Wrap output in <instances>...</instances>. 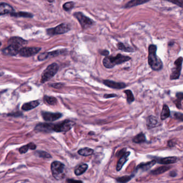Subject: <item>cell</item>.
<instances>
[{"label": "cell", "mask_w": 183, "mask_h": 183, "mask_svg": "<svg viewBox=\"0 0 183 183\" xmlns=\"http://www.w3.org/2000/svg\"><path fill=\"white\" fill-rule=\"evenodd\" d=\"M47 58H48L47 52H45V53H43L40 54L39 55L38 57V60H40V61H43V60H46Z\"/></svg>", "instance_id": "38"}, {"label": "cell", "mask_w": 183, "mask_h": 183, "mask_svg": "<svg viewBox=\"0 0 183 183\" xmlns=\"http://www.w3.org/2000/svg\"><path fill=\"white\" fill-rule=\"evenodd\" d=\"M51 171L56 180L64 179L65 176V167L64 164L59 161H54L51 164Z\"/></svg>", "instance_id": "3"}, {"label": "cell", "mask_w": 183, "mask_h": 183, "mask_svg": "<svg viewBox=\"0 0 183 183\" xmlns=\"http://www.w3.org/2000/svg\"><path fill=\"white\" fill-rule=\"evenodd\" d=\"M54 125L51 123H38L35 127V130L37 132L50 133L54 131Z\"/></svg>", "instance_id": "11"}, {"label": "cell", "mask_w": 183, "mask_h": 183, "mask_svg": "<svg viewBox=\"0 0 183 183\" xmlns=\"http://www.w3.org/2000/svg\"><path fill=\"white\" fill-rule=\"evenodd\" d=\"M174 117L177 120L183 121V113H181L179 112H174Z\"/></svg>", "instance_id": "37"}, {"label": "cell", "mask_w": 183, "mask_h": 183, "mask_svg": "<svg viewBox=\"0 0 183 183\" xmlns=\"http://www.w3.org/2000/svg\"><path fill=\"white\" fill-rule=\"evenodd\" d=\"M21 48V47L18 45L10 44L7 46L6 48L2 50V53L6 55L15 56L19 54V52Z\"/></svg>", "instance_id": "10"}, {"label": "cell", "mask_w": 183, "mask_h": 183, "mask_svg": "<svg viewBox=\"0 0 183 183\" xmlns=\"http://www.w3.org/2000/svg\"><path fill=\"white\" fill-rule=\"evenodd\" d=\"M75 123L71 120H64L62 123L54 125V131L56 132H67L74 127Z\"/></svg>", "instance_id": "8"}, {"label": "cell", "mask_w": 183, "mask_h": 183, "mask_svg": "<svg viewBox=\"0 0 183 183\" xmlns=\"http://www.w3.org/2000/svg\"><path fill=\"white\" fill-rule=\"evenodd\" d=\"M104 83L108 87L116 89H122L126 87V84L124 83L116 82L115 81L110 80H104Z\"/></svg>", "instance_id": "14"}, {"label": "cell", "mask_w": 183, "mask_h": 183, "mask_svg": "<svg viewBox=\"0 0 183 183\" xmlns=\"http://www.w3.org/2000/svg\"><path fill=\"white\" fill-rule=\"evenodd\" d=\"M4 74V73L3 72H0V76H2Z\"/></svg>", "instance_id": "47"}, {"label": "cell", "mask_w": 183, "mask_h": 183, "mask_svg": "<svg viewBox=\"0 0 183 183\" xmlns=\"http://www.w3.org/2000/svg\"><path fill=\"white\" fill-rule=\"evenodd\" d=\"M74 4L73 2H68L63 4V8L65 11H68L72 9L74 7Z\"/></svg>", "instance_id": "35"}, {"label": "cell", "mask_w": 183, "mask_h": 183, "mask_svg": "<svg viewBox=\"0 0 183 183\" xmlns=\"http://www.w3.org/2000/svg\"><path fill=\"white\" fill-rule=\"evenodd\" d=\"M41 48L36 47H23L21 48L19 52V54L21 57H30L38 53L41 51Z\"/></svg>", "instance_id": "9"}, {"label": "cell", "mask_w": 183, "mask_h": 183, "mask_svg": "<svg viewBox=\"0 0 183 183\" xmlns=\"http://www.w3.org/2000/svg\"><path fill=\"white\" fill-rule=\"evenodd\" d=\"M66 50H56L55 51L51 52H47L48 57H56L57 55H59L61 54H63L65 53Z\"/></svg>", "instance_id": "30"}, {"label": "cell", "mask_w": 183, "mask_h": 183, "mask_svg": "<svg viewBox=\"0 0 183 183\" xmlns=\"http://www.w3.org/2000/svg\"><path fill=\"white\" fill-rule=\"evenodd\" d=\"M88 168V165L86 164H84L82 165H80L74 171V173L76 176H80L83 174Z\"/></svg>", "instance_id": "26"}, {"label": "cell", "mask_w": 183, "mask_h": 183, "mask_svg": "<svg viewBox=\"0 0 183 183\" xmlns=\"http://www.w3.org/2000/svg\"><path fill=\"white\" fill-rule=\"evenodd\" d=\"M93 153H94V150L89 148H84L80 149L78 151V153L80 155L83 156L91 155L92 154H93Z\"/></svg>", "instance_id": "25"}, {"label": "cell", "mask_w": 183, "mask_h": 183, "mask_svg": "<svg viewBox=\"0 0 183 183\" xmlns=\"http://www.w3.org/2000/svg\"><path fill=\"white\" fill-rule=\"evenodd\" d=\"M183 58L182 57H178L175 61L174 63V67L171 70V74L170 76L171 80H174L178 79L180 75L182 70Z\"/></svg>", "instance_id": "7"}, {"label": "cell", "mask_w": 183, "mask_h": 183, "mask_svg": "<svg viewBox=\"0 0 183 183\" xmlns=\"http://www.w3.org/2000/svg\"><path fill=\"white\" fill-rule=\"evenodd\" d=\"M168 145L169 147H174L175 146V142L173 141V140H170L168 141Z\"/></svg>", "instance_id": "45"}, {"label": "cell", "mask_w": 183, "mask_h": 183, "mask_svg": "<svg viewBox=\"0 0 183 183\" xmlns=\"http://www.w3.org/2000/svg\"><path fill=\"white\" fill-rule=\"evenodd\" d=\"M66 182L67 183H83V182L81 180H74L72 179H68Z\"/></svg>", "instance_id": "41"}, {"label": "cell", "mask_w": 183, "mask_h": 183, "mask_svg": "<svg viewBox=\"0 0 183 183\" xmlns=\"http://www.w3.org/2000/svg\"><path fill=\"white\" fill-rule=\"evenodd\" d=\"M1 45V42H0V46Z\"/></svg>", "instance_id": "48"}, {"label": "cell", "mask_w": 183, "mask_h": 183, "mask_svg": "<svg viewBox=\"0 0 183 183\" xmlns=\"http://www.w3.org/2000/svg\"><path fill=\"white\" fill-rule=\"evenodd\" d=\"M155 160L156 161L157 163H158L160 164L163 165H168L170 164H173L174 163H176L178 161V158L175 156H171V157H168L164 158H155Z\"/></svg>", "instance_id": "13"}, {"label": "cell", "mask_w": 183, "mask_h": 183, "mask_svg": "<svg viewBox=\"0 0 183 183\" xmlns=\"http://www.w3.org/2000/svg\"><path fill=\"white\" fill-rule=\"evenodd\" d=\"M117 47L119 50L127 52H133L134 51V50L131 47H127V46L124 45L123 43L119 42L117 44Z\"/></svg>", "instance_id": "27"}, {"label": "cell", "mask_w": 183, "mask_h": 183, "mask_svg": "<svg viewBox=\"0 0 183 183\" xmlns=\"http://www.w3.org/2000/svg\"><path fill=\"white\" fill-rule=\"evenodd\" d=\"M27 44V42L26 40H24L21 37H12V38H10V39L8 40V44L9 45H10V44L17 45L21 46L22 48H23L24 46L26 45Z\"/></svg>", "instance_id": "15"}, {"label": "cell", "mask_w": 183, "mask_h": 183, "mask_svg": "<svg viewBox=\"0 0 183 183\" xmlns=\"http://www.w3.org/2000/svg\"><path fill=\"white\" fill-rule=\"evenodd\" d=\"M99 52L101 55H104V56H106V57H108V55L109 54V52L107 51V50H100Z\"/></svg>", "instance_id": "42"}, {"label": "cell", "mask_w": 183, "mask_h": 183, "mask_svg": "<svg viewBox=\"0 0 183 183\" xmlns=\"http://www.w3.org/2000/svg\"><path fill=\"white\" fill-rule=\"evenodd\" d=\"M124 93L127 95V102L129 103H131L134 100V97L133 96V93L130 90H127L124 91Z\"/></svg>", "instance_id": "32"}, {"label": "cell", "mask_w": 183, "mask_h": 183, "mask_svg": "<svg viewBox=\"0 0 183 183\" xmlns=\"http://www.w3.org/2000/svg\"><path fill=\"white\" fill-rule=\"evenodd\" d=\"M168 2L175 4L176 5H177L178 6H180L181 8H183V1H182V0H179V1L174 0V1H168Z\"/></svg>", "instance_id": "39"}, {"label": "cell", "mask_w": 183, "mask_h": 183, "mask_svg": "<svg viewBox=\"0 0 183 183\" xmlns=\"http://www.w3.org/2000/svg\"><path fill=\"white\" fill-rule=\"evenodd\" d=\"M15 10L11 6L7 3H0V15L12 14Z\"/></svg>", "instance_id": "16"}, {"label": "cell", "mask_w": 183, "mask_h": 183, "mask_svg": "<svg viewBox=\"0 0 183 183\" xmlns=\"http://www.w3.org/2000/svg\"><path fill=\"white\" fill-rule=\"evenodd\" d=\"M149 1H144V0H133L129 1L128 3L125 5L124 8H129L133 6H137L138 5L142 4L144 3H147Z\"/></svg>", "instance_id": "21"}, {"label": "cell", "mask_w": 183, "mask_h": 183, "mask_svg": "<svg viewBox=\"0 0 183 183\" xmlns=\"http://www.w3.org/2000/svg\"><path fill=\"white\" fill-rule=\"evenodd\" d=\"M170 116V111L168 105L164 104L163 106L162 110L161 113V119L164 120L169 117Z\"/></svg>", "instance_id": "22"}, {"label": "cell", "mask_w": 183, "mask_h": 183, "mask_svg": "<svg viewBox=\"0 0 183 183\" xmlns=\"http://www.w3.org/2000/svg\"><path fill=\"white\" fill-rule=\"evenodd\" d=\"M70 30V27L69 24L62 23L56 27L50 28L47 30V33L48 35L53 36L55 34H61L68 32Z\"/></svg>", "instance_id": "6"}, {"label": "cell", "mask_w": 183, "mask_h": 183, "mask_svg": "<svg viewBox=\"0 0 183 183\" xmlns=\"http://www.w3.org/2000/svg\"><path fill=\"white\" fill-rule=\"evenodd\" d=\"M36 154L39 156L40 157H42V158H45V159L51 158L50 154L44 151H37L36 152Z\"/></svg>", "instance_id": "34"}, {"label": "cell", "mask_w": 183, "mask_h": 183, "mask_svg": "<svg viewBox=\"0 0 183 183\" xmlns=\"http://www.w3.org/2000/svg\"><path fill=\"white\" fill-rule=\"evenodd\" d=\"M171 168V167L170 166H160L158 168L154 170L151 171V174H162L165 172L166 171H168L169 170H170V169Z\"/></svg>", "instance_id": "23"}, {"label": "cell", "mask_w": 183, "mask_h": 183, "mask_svg": "<svg viewBox=\"0 0 183 183\" xmlns=\"http://www.w3.org/2000/svg\"><path fill=\"white\" fill-rule=\"evenodd\" d=\"M29 149H30V148H29V145L27 144V145L23 146L21 147L19 149V151L21 154H25L27 152V151L29 150Z\"/></svg>", "instance_id": "36"}, {"label": "cell", "mask_w": 183, "mask_h": 183, "mask_svg": "<svg viewBox=\"0 0 183 183\" xmlns=\"http://www.w3.org/2000/svg\"><path fill=\"white\" fill-rule=\"evenodd\" d=\"M146 141L145 135L144 133H140L139 134L136 135L133 139V142L136 144H141L145 142Z\"/></svg>", "instance_id": "24"}, {"label": "cell", "mask_w": 183, "mask_h": 183, "mask_svg": "<svg viewBox=\"0 0 183 183\" xmlns=\"http://www.w3.org/2000/svg\"><path fill=\"white\" fill-rule=\"evenodd\" d=\"M63 85H64V84H63L62 83H53V84H50V87L54 88L55 89H60V88L63 87Z\"/></svg>", "instance_id": "40"}, {"label": "cell", "mask_w": 183, "mask_h": 183, "mask_svg": "<svg viewBox=\"0 0 183 183\" xmlns=\"http://www.w3.org/2000/svg\"><path fill=\"white\" fill-rule=\"evenodd\" d=\"M29 145V148H30V149H31V150H34V149H36V144H33V143H30V144H27Z\"/></svg>", "instance_id": "44"}, {"label": "cell", "mask_w": 183, "mask_h": 183, "mask_svg": "<svg viewBox=\"0 0 183 183\" xmlns=\"http://www.w3.org/2000/svg\"><path fill=\"white\" fill-rule=\"evenodd\" d=\"M40 104V103L38 100H34L30 102L25 103L24 105L22 106V110L24 111H29L32 109L36 108Z\"/></svg>", "instance_id": "20"}, {"label": "cell", "mask_w": 183, "mask_h": 183, "mask_svg": "<svg viewBox=\"0 0 183 183\" xmlns=\"http://www.w3.org/2000/svg\"><path fill=\"white\" fill-rule=\"evenodd\" d=\"M132 178V176H124L123 177H119L116 179L117 182L119 183H127L129 182Z\"/></svg>", "instance_id": "33"}, {"label": "cell", "mask_w": 183, "mask_h": 183, "mask_svg": "<svg viewBox=\"0 0 183 183\" xmlns=\"http://www.w3.org/2000/svg\"><path fill=\"white\" fill-rule=\"evenodd\" d=\"M117 96V95L112 93V94H106L104 95V97L105 98H112V97H116Z\"/></svg>", "instance_id": "43"}, {"label": "cell", "mask_w": 183, "mask_h": 183, "mask_svg": "<svg viewBox=\"0 0 183 183\" xmlns=\"http://www.w3.org/2000/svg\"><path fill=\"white\" fill-rule=\"evenodd\" d=\"M131 60V57L118 54L116 57L108 56L106 57L103 60V65L107 68H112L117 65L127 62Z\"/></svg>", "instance_id": "2"}, {"label": "cell", "mask_w": 183, "mask_h": 183, "mask_svg": "<svg viewBox=\"0 0 183 183\" xmlns=\"http://www.w3.org/2000/svg\"><path fill=\"white\" fill-rule=\"evenodd\" d=\"M156 163H157V162L155 159L152 160L151 162H147V163H142L138 165L136 170H142L143 171H147L150 169L152 168Z\"/></svg>", "instance_id": "17"}, {"label": "cell", "mask_w": 183, "mask_h": 183, "mask_svg": "<svg viewBox=\"0 0 183 183\" xmlns=\"http://www.w3.org/2000/svg\"><path fill=\"white\" fill-rule=\"evenodd\" d=\"M158 120L157 117L153 116H150L147 118L146 121V125L148 129H152L153 128L155 127L157 125Z\"/></svg>", "instance_id": "19"}, {"label": "cell", "mask_w": 183, "mask_h": 183, "mask_svg": "<svg viewBox=\"0 0 183 183\" xmlns=\"http://www.w3.org/2000/svg\"><path fill=\"white\" fill-rule=\"evenodd\" d=\"M177 100L175 101V104L178 108H181V100L183 99V93H176Z\"/></svg>", "instance_id": "31"}, {"label": "cell", "mask_w": 183, "mask_h": 183, "mask_svg": "<svg viewBox=\"0 0 183 183\" xmlns=\"http://www.w3.org/2000/svg\"><path fill=\"white\" fill-rule=\"evenodd\" d=\"M74 16L79 22L83 30L89 28L94 24L95 22L93 20L86 17L82 12H76L74 14Z\"/></svg>", "instance_id": "5"}, {"label": "cell", "mask_w": 183, "mask_h": 183, "mask_svg": "<svg viewBox=\"0 0 183 183\" xmlns=\"http://www.w3.org/2000/svg\"><path fill=\"white\" fill-rule=\"evenodd\" d=\"M170 176L172 177H176L177 176V172L175 171H171L170 172Z\"/></svg>", "instance_id": "46"}, {"label": "cell", "mask_w": 183, "mask_h": 183, "mask_svg": "<svg viewBox=\"0 0 183 183\" xmlns=\"http://www.w3.org/2000/svg\"><path fill=\"white\" fill-rule=\"evenodd\" d=\"M42 117L46 121L51 122L57 120L62 117V114L60 113H51L48 112H42Z\"/></svg>", "instance_id": "12"}, {"label": "cell", "mask_w": 183, "mask_h": 183, "mask_svg": "<svg viewBox=\"0 0 183 183\" xmlns=\"http://www.w3.org/2000/svg\"><path fill=\"white\" fill-rule=\"evenodd\" d=\"M44 101L49 105H55L57 103V99L53 96H45L44 97Z\"/></svg>", "instance_id": "29"}, {"label": "cell", "mask_w": 183, "mask_h": 183, "mask_svg": "<svg viewBox=\"0 0 183 183\" xmlns=\"http://www.w3.org/2000/svg\"><path fill=\"white\" fill-rule=\"evenodd\" d=\"M130 152H125L124 154L121 156V157L120 158V159H119L118 163L117 164V166H116V170L117 171H119L121 170V169L122 168V167L123 166L124 164L127 162L128 159H129V156L130 155Z\"/></svg>", "instance_id": "18"}, {"label": "cell", "mask_w": 183, "mask_h": 183, "mask_svg": "<svg viewBox=\"0 0 183 183\" xmlns=\"http://www.w3.org/2000/svg\"><path fill=\"white\" fill-rule=\"evenodd\" d=\"M59 70V66L56 63H53L48 66L42 72L41 83H44L53 78Z\"/></svg>", "instance_id": "4"}, {"label": "cell", "mask_w": 183, "mask_h": 183, "mask_svg": "<svg viewBox=\"0 0 183 183\" xmlns=\"http://www.w3.org/2000/svg\"><path fill=\"white\" fill-rule=\"evenodd\" d=\"M11 15L12 16H15V17H26V18H32L33 17V15L29 12H19L18 13L13 12L12 14H11Z\"/></svg>", "instance_id": "28"}, {"label": "cell", "mask_w": 183, "mask_h": 183, "mask_svg": "<svg viewBox=\"0 0 183 183\" xmlns=\"http://www.w3.org/2000/svg\"><path fill=\"white\" fill-rule=\"evenodd\" d=\"M157 47L156 45H149L148 48V64L151 68L158 71L162 69L163 63L161 60L157 55Z\"/></svg>", "instance_id": "1"}]
</instances>
